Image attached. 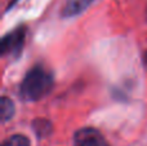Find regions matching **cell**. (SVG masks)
<instances>
[{"instance_id": "6da1fadb", "label": "cell", "mask_w": 147, "mask_h": 146, "mask_svg": "<svg viewBox=\"0 0 147 146\" xmlns=\"http://www.w3.org/2000/svg\"><path fill=\"white\" fill-rule=\"evenodd\" d=\"M53 87L52 74L41 66H36L27 72L22 84L21 96L27 101H38L51 92Z\"/></svg>"}, {"instance_id": "7a4b0ae2", "label": "cell", "mask_w": 147, "mask_h": 146, "mask_svg": "<svg viewBox=\"0 0 147 146\" xmlns=\"http://www.w3.org/2000/svg\"><path fill=\"white\" fill-rule=\"evenodd\" d=\"M75 146H109L106 140L93 128H83L75 135Z\"/></svg>"}, {"instance_id": "3957f363", "label": "cell", "mask_w": 147, "mask_h": 146, "mask_svg": "<svg viewBox=\"0 0 147 146\" xmlns=\"http://www.w3.org/2000/svg\"><path fill=\"white\" fill-rule=\"evenodd\" d=\"M23 39H25V30H23V28H18V30L8 34V35L3 39V47H1L3 53L5 54V53L18 52L22 48Z\"/></svg>"}, {"instance_id": "277c9868", "label": "cell", "mask_w": 147, "mask_h": 146, "mask_svg": "<svg viewBox=\"0 0 147 146\" xmlns=\"http://www.w3.org/2000/svg\"><path fill=\"white\" fill-rule=\"evenodd\" d=\"M93 0H70L65 8V14L66 16H75L80 13L88 7Z\"/></svg>"}, {"instance_id": "5b68a950", "label": "cell", "mask_w": 147, "mask_h": 146, "mask_svg": "<svg viewBox=\"0 0 147 146\" xmlns=\"http://www.w3.org/2000/svg\"><path fill=\"white\" fill-rule=\"evenodd\" d=\"M13 102L7 97L1 98V106H0V111H1V120L7 122L8 119L12 118L13 115Z\"/></svg>"}, {"instance_id": "8992f818", "label": "cell", "mask_w": 147, "mask_h": 146, "mask_svg": "<svg viewBox=\"0 0 147 146\" xmlns=\"http://www.w3.org/2000/svg\"><path fill=\"white\" fill-rule=\"evenodd\" d=\"M1 146H30V142L25 136L16 135V136H12L5 140Z\"/></svg>"}, {"instance_id": "52a82bcc", "label": "cell", "mask_w": 147, "mask_h": 146, "mask_svg": "<svg viewBox=\"0 0 147 146\" xmlns=\"http://www.w3.org/2000/svg\"><path fill=\"white\" fill-rule=\"evenodd\" d=\"M145 62H146V65H147V52H146V54H145Z\"/></svg>"}]
</instances>
